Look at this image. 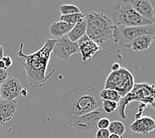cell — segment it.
Here are the masks:
<instances>
[{"mask_svg":"<svg viewBox=\"0 0 155 138\" xmlns=\"http://www.w3.org/2000/svg\"><path fill=\"white\" fill-rule=\"evenodd\" d=\"M109 138H121V137L117 135H115V134H113V133H110V137Z\"/></svg>","mask_w":155,"mask_h":138,"instance_id":"31","label":"cell"},{"mask_svg":"<svg viewBox=\"0 0 155 138\" xmlns=\"http://www.w3.org/2000/svg\"><path fill=\"white\" fill-rule=\"evenodd\" d=\"M133 102H139L150 106L155 111V86L147 82L135 84L130 93L123 97L119 102L118 112L120 118H127L125 109L127 106Z\"/></svg>","mask_w":155,"mask_h":138,"instance_id":"4","label":"cell"},{"mask_svg":"<svg viewBox=\"0 0 155 138\" xmlns=\"http://www.w3.org/2000/svg\"><path fill=\"white\" fill-rule=\"evenodd\" d=\"M135 79L132 73L121 67L116 72H111L105 80L104 88L117 91L122 98L131 92L135 85Z\"/></svg>","mask_w":155,"mask_h":138,"instance_id":"7","label":"cell"},{"mask_svg":"<svg viewBox=\"0 0 155 138\" xmlns=\"http://www.w3.org/2000/svg\"><path fill=\"white\" fill-rule=\"evenodd\" d=\"M79 47V52L81 55V60L84 62L88 61L92 59L94 55L101 51V47L96 42L91 41L87 37L86 35H84L77 42Z\"/></svg>","mask_w":155,"mask_h":138,"instance_id":"11","label":"cell"},{"mask_svg":"<svg viewBox=\"0 0 155 138\" xmlns=\"http://www.w3.org/2000/svg\"><path fill=\"white\" fill-rule=\"evenodd\" d=\"M28 94L27 89L26 88H23L21 91V97H26Z\"/></svg>","mask_w":155,"mask_h":138,"instance_id":"28","label":"cell"},{"mask_svg":"<svg viewBox=\"0 0 155 138\" xmlns=\"http://www.w3.org/2000/svg\"><path fill=\"white\" fill-rule=\"evenodd\" d=\"M111 19L115 25L140 27L155 25V19L144 18L133 9L131 0L119 2L115 5Z\"/></svg>","mask_w":155,"mask_h":138,"instance_id":"5","label":"cell"},{"mask_svg":"<svg viewBox=\"0 0 155 138\" xmlns=\"http://www.w3.org/2000/svg\"><path fill=\"white\" fill-rule=\"evenodd\" d=\"M2 100V98H1V94H0V101Z\"/></svg>","mask_w":155,"mask_h":138,"instance_id":"32","label":"cell"},{"mask_svg":"<svg viewBox=\"0 0 155 138\" xmlns=\"http://www.w3.org/2000/svg\"><path fill=\"white\" fill-rule=\"evenodd\" d=\"M86 35L91 41L100 45L114 37L115 25L110 15L91 11L86 15Z\"/></svg>","mask_w":155,"mask_h":138,"instance_id":"3","label":"cell"},{"mask_svg":"<svg viewBox=\"0 0 155 138\" xmlns=\"http://www.w3.org/2000/svg\"><path fill=\"white\" fill-rule=\"evenodd\" d=\"M110 133L107 130H98L96 133V138H109Z\"/></svg>","mask_w":155,"mask_h":138,"instance_id":"24","label":"cell"},{"mask_svg":"<svg viewBox=\"0 0 155 138\" xmlns=\"http://www.w3.org/2000/svg\"><path fill=\"white\" fill-rule=\"evenodd\" d=\"M133 9L144 18L154 20V9L152 3L148 0H131Z\"/></svg>","mask_w":155,"mask_h":138,"instance_id":"13","label":"cell"},{"mask_svg":"<svg viewBox=\"0 0 155 138\" xmlns=\"http://www.w3.org/2000/svg\"><path fill=\"white\" fill-rule=\"evenodd\" d=\"M153 40L150 35H143L134 39L130 44L129 49L135 52L144 51L150 48Z\"/></svg>","mask_w":155,"mask_h":138,"instance_id":"16","label":"cell"},{"mask_svg":"<svg viewBox=\"0 0 155 138\" xmlns=\"http://www.w3.org/2000/svg\"><path fill=\"white\" fill-rule=\"evenodd\" d=\"M86 19L78 23L73 27L69 33L67 34V37L70 41L74 42H77L81 38L86 35Z\"/></svg>","mask_w":155,"mask_h":138,"instance_id":"17","label":"cell"},{"mask_svg":"<svg viewBox=\"0 0 155 138\" xmlns=\"http://www.w3.org/2000/svg\"><path fill=\"white\" fill-rule=\"evenodd\" d=\"M8 72L6 70L0 69V85L8 79Z\"/></svg>","mask_w":155,"mask_h":138,"instance_id":"26","label":"cell"},{"mask_svg":"<svg viewBox=\"0 0 155 138\" xmlns=\"http://www.w3.org/2000/svg\"><path fill=\"white\" fill-rule=\"evenodd\" d=\"M100 98L101 99V100L114 101L119 103L122 98V96L117 91L104 88L100 92Z\"/></svg>","mask_w":155,"mask_h":138,"instance_id":"18","label":"cell"},{"mask_svg":"<svg viewBox=\"0 0 155 138\" xmlns=\"http://www.w3.org/2000/svg\"><path fill=\"white\" fill-rule=\"evenodd\" d=\"M110 120L107 118H101L97 122V128L98 130H107L110 124Z\"/></svg>","mask_w":155,"mask_h":138,"instance_id":"23","label":"cell"},{"mask_svg":"<svg viewBox=\"0 0 155 138\" xmlns=\"http://www.w3.org/2000/svg\"><path fill=\"white\" fill-rule=\"evenodd\" d=\"M133 133L148 135L155 130V120L150 116H140L135 118L130 126Z\"/></svg>","mask_w":155,"mask_h":138,"instance_id":"12","label":"cell"},{"mask_svg":"<svg viewBox=\"0 0 155 138\" xmlns=\"http://www.w3.org/2000/svg\"><path fill=\"white\" fill-rule=\"evenodd\" d=\"M56 41L57 39H47L43 47L30 55H25L23 52L24 45L23 42L21 43L17 56L25 61L23 65L26 72L27 79L32 88L44 86L47 81L56 72V70L53 69L50 73L47 74L51 56Z\"/></svg>","mask_w":155,"mask_h":138,"instance_id":"2","label":"cell"},{"mask_svg":"<svg viewBox=\"0 0 155 138\" xmlns=\"http://www.w3.org/2000/svg\"><path fill=\"white\" fill-rule=\"evenodd\" d=\"M119 107V103L114 101L102 100L101 108L104 109L105 114H111L117 110Z\"/></svg>","mask_w":155,"mask_h":138,"instance_id":"22","label":"cell"},{"mask_svg":"<svg viewBox=\"0 0 155 138\" xmlns=\"http://www.w3.org/2000/svg\"><path fill=\"white\" fill-rule=\"evenodd\" d=\"M121 68V66L119 62H114L111 66V72H116L120 70Z\"/></svg>","mask_w":155,"mask_h":138,"instance_id":"27","label":"cell"},{"mask_svg":"<svg viewBox=\"0 0 155 138\" xmlns=\"http://www.w3.org/2000/svg\"><path fill=\"white\" fill-rule=\"evenodd\" d=\"M78 52L79 47L77 42L70 41L66 35L57 40L52 53H53L56 58L62 61H66L72 55Z\"/></svg>","mask_w":155,"mask_h":138,"instance_id":"9","label":"cell"},{"mask_svg":"<svg viewBox=\"0 0 155 138\" xmlns=\"http://www.w3.org/2000/svg\"><path fill=\"white\" fill-rule=\"evenodd\" d=\"M3 53H4V49H3L2 45H0V60H2L3 57Z\"/></svg>","mask_w":155,"mask_h":138,"instance_id":"29","label":"cell"},{"mask_svg":"<svg viewBox=\"0 0 155 138\" xmlns=\"http://www.w3.org/2000/svg\"><path fill=\"white\" fill-rule=\"evenodd\" d=\"M143 35H150L154 39L155 25L140 27L115 25L113 38L115 43L129 49L131 42L136 38Z\"/></svg>","mask_w":155,"mask_h":138,"instance_id":"6","label":"cell"},{"mask_svg":"<svg viewBox=\"0 0 155 138\" xmlns=\"http://www.w3.org/2000/svg\"><path fill=\"white\" fill-rule=\"evenodd\" d=\"M0 69L6 70L5 63H4V62L2 61V60H0Z\"/></svg>","mask_w":155,"mask_h":138,"instance_id":"30","label":"cell"},{"mask_svg":"<svg viewBox=\"0 0 155 138\" xmlns=\"http://www.w3.org/2000/svg\"><path fill=\"white\" fill-rule=\"evenodd\" d=\"M85 19L86 15L82 12L79 13L71 14V15H61L60 17V21L72 25H75L76 24L81 22Z\"/></svg>","mask_w":155,"mask_h":138,"instance_id":"19","label":"cell"},{"mask_svg":"<svg viewBox=\"0 0 155 138\" xmlns=\"http://www.w3.org/2000/svg\"><path fill=\"white\" fill-rule=\"evenodd\" d=\"M100 92L97 88L86 85L66 90L61 96L58 104L59 114L63 121L69 124L76 117L101 108Z\"/></svg>","mask_w":155,"mask_h":138,"instance_id":"1","label":"cell"},{"mask_svg":"<svg viewBox=\"0 0 155 138\" xmlns=\"http://www.w3.org/2000/svg\"><path fill=\"white\" fill-rule=\"evenodd\" d=\"M17 109V102L6 101L2 100L0 101V126H5L12 119Z\"/></svg>","mask_w":155,"mask_h":138,"instance_id":"14","label":"cell"},{"mask_svg":"<svg viewBox=\"0 0 155 138\" xmlns=\"http://www.w3.org/2000/svg\"><path fill=\"white\" fill-rule=\"evenodd\" d=\"M102 108H97L95 110L74 118L69 125L74 127L78 132H90L97 129V122L101 118H106Z\"/></svg>","mask_w":155,"mask_h":138,"instance_id":"8","label":"cell"},{"mask_svg":"<svg viewBox=\"0 0 155 138\" xmlns=\"http://www.w3.org/2000/svg\"><path fill=\"white\" fill-rule=\"evenodd\" d=\"M19 80L12 76L8 77L4 82L0 85V94L3 100L13 101L21 97L22 88Z\"/></svg>","mask_w":155,"mask_h":138,"instance_id":"10","label":"cell"},{"mask_svg":"<svg viewBox=\"0 0 155 138\" xmlns=\"http://www.w3.org/2000/svg\"><path fill=\"white\" fill-rule=\"evenodd\" d=\"M2 60L5 63L6 69H8L9 68H10V67L12 66V65H13V61H12V58L10 57L9 56H3Z\"/></svg>","mask_w":155,"mask_h":138,"instance_id":"25","label":"cell"},{"mask_svg":"<svg viewBox=\"0 0 155 138\" xmlns=\"http://www.w3.org/2000/svg\"><path fill=\"white\" fill-rule=\"evenodd\" d=\"M74 25H72L63 21H55L49 27V34L55 39H59L67 35Z\"/></svg>","mask_w":155,"mask_h":138,"instance_id":"15","label":"cell"},{"mask_svg":"<svg viewBox=\"0 0 155 138\" xmlns=\"http://www.w3.org/2000/svg\"><path fill=\"white\" fill-rule=\"evenodd\" d=\"M107 130L110 133L115 134L122 137L125 132V126L123 122L118 120H115L110 122Z\"/></svg>","mask_w":155,"mask_h":138,"instance_id":"20","label":"cell"},{"mask_svg":"<svg viewBox=\"0 0 155 138\" xmlns=\"http://www.w3.org/2000/svg\"><path fill=\"white\" fill-rule=\"evenodd\" d=\"M59 11L61 15H68L71 14L81 13L80 9L73 4H64L59 7Z\"/></svg>","mask_w":155,"mask_h":138,"instance_id":"21","label":"cell"}]
</instances>
